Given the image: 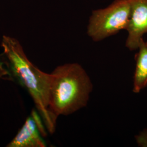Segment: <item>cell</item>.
Listing matches in <instances>:
<instances>
[{
  "label": "cell",
  "mask_w": 147,
  "mask_h": 147,
  "mask_svg": "<svg viewBox=\"0 0 147 147\" xmlns=\"http://www.w3.org/2000/svg\"><path fill=\"white\" fill-rule=\"evenodd\" d=\"M135 138L138 146L147 147V127L140 132Z\"/></svg>",
  "instance_id": "obj_7"
},
{
  "label": "cell",
  "mask_w": 147,
  "mask_h": 147,
  "mask_svg": "<svg viewBox=\"0 0 147 147\" xmlns=\"http://www.w3.org/2000/svg\"><path fill=\"white\" fill-rule=\"evenodd\" d=\"M138 50L133 80L132 91L135 93H140L147 86V42L143 39Z\"/></svg>",
  "instance_id": "obj_6"
},
{
  "label": "cell",
  "mask_w": 147,
  "mask_h": 147,
  "mask_svg": "<svg viewBox=\"0 0 147 147\" xmlns=\"http://www.w3.org/2000/svg\"><path fill=\"white\" fill-rule=\"evenodd\" d=\"M130 16L127 0H116L108 7L94 11L89 19L87 34L98 42L126 30Z\"/></svg>",
  "instance_id": "obj_3"
},
{
  "label": "cell",
  "mask_w": 147,
  "mask_h": 147,
  "mask_svg": "<svg viewBox=\"0 0 147 147\" xmlns=\"http://www.w3.org/2000/svg\"><path fill=\"white\" fill-rule=\"evenodd\" d=\"M1 46L14 76L31 96L49 132L53 134L57 119L49 110L51 74L40 70L28 60L19 42L3 36Z\"/></svg>",
  "instance_id": "obj_1"
},
{
  "label": "cell",
  "mask_w": 147,
  "mask_h": 147,
  "mask_svg": "<svg viewBox=\"0 0 147 147\" xmlns=\"http://www.w3.org/2000/svg\"><path fill=\"white\" fill-rule=\"evenodd\" d=\"M47 132L39 116L36 111L27 118L23 126L8 147H45L46 144L42 139Z\"/></svg>",
  "instance_id": "obj_5"
},
{
  "label": "cell",
  "mask_w": 147,
  "mask_h": 147,
  "mask_svg": "<svg viewBox=\"0 0 147 147\" xmlns=\"http://www.w3.org/2000/svg\"><path fill=\"white\" fill-rule=\"evenodd\" d=\"M130 5V16L126 30L128 36L126 47L130 50H137L147 33V0H127Z\"/></svg>",
  "instance_id": "obj_4"
},
{
  "label": "cell",
  "mask_w": 147,
  "mask_h": 147,
  "mask_svg": "<svg viewBox=\"0 0 147 147\" xmlns=\"http://www.w3.org/2000/svg\"><path fill=\"white\" fill-rule=\"evenodd\" d=\"M51 74L49 110L55 119L86 107L93 84L84 68L78 63L57 67Z\"/></svg>",
  "instance_id": "obj_2"
}]
</instances>
